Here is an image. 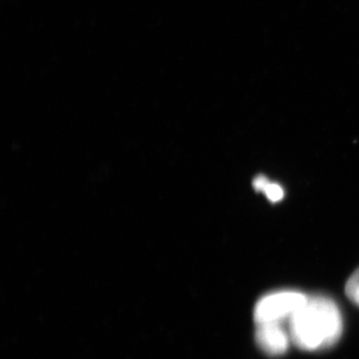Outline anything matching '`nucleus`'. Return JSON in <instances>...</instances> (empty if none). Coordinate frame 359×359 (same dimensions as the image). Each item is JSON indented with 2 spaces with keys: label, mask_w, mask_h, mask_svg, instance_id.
<instances>
[{
  "label": "nucleus",
  "mask_w": 359,
  "mask_h": 359,
  "mask_svg": "<svg viewBox=\"0 0 359 359\" xmlns=\"http://www.w3.org/2000/svg\"><path fill=\"white\" fill-rule=\"evenodd\" d=\"M347 297L359 306V269L354 271L353 275L347 280L346 285Z\"/></svg>",
  "instance_id": "obj_5"
},
{
  "label": "nucleus",
  "mask_w": 359,
  "mask_h": 359,
  "mask_svg": "<svg viewBox=\"0 0 359 359\" xmlns=\"http://www.w3.org/2000/svg\"><path fill=\"white\" fill-rule=\"evenodd\" d=\"M342 332L341 314L332 299H309L290 316V334L295 346L302 351H316L334 344Z\"/></svg>",
  "instance_id": "obj_1"
},
{
  "label": "nucleus",
  "mask_w": 359,
  "mask_h": 359,
  "mask_svg": "<svg viewBox=\"0 0 359 359\" xmlns=\"http://www.w3.org/2000/svg\"><path fill=\"white\" fill-rule=\"evenodd\" d=\"M308 299L306 295L297 292H280L266 295L257 304L255 321L257 325L278 323L287 316H292Z\"/></svg>",
  "instance_id": "obj_2"
},
{
  "label": "nucleus",
  "mask_w": 359,
  "mask_h": 359,
  "mask_svg": "<svg viewBox=\"0 0 359 359\" xmlns=\"http://www.w3.org/2000/svg\"><path fill=\"white\" fill-rule=\"evenodd\" d=\"M252 186L257 192L266 194V197L271 203L278 202L283 199V195H285L282 187L276 183H271L264 176L257 177L254 180Z\"/></svg>",
  "instance_id": "obj_4"
},
{
  "label": "nucleus",
  "mask_w": 359,
  "mask_h": 359,
  "mask_svg": "<svg viewBox=\"0 0 359 359\" xmlns=\"http://www.w3.org/2000/svg\"><path fill=\"white\" fill-rule=\"evenodd\" d=\"M256 341L259 348L269 356H280L287 353L289 340L278 323L257 325Z\"/></svg>",
  "instance_id": "obj_3"
}]
</instances>
